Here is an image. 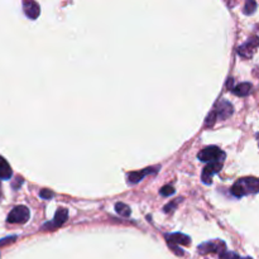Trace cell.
Segmentation results:
<instances>
[{
    "label": "cell",
    "instance_id": "1",
    "mask_svg": "<svg viewBox=\"0 0 259 259\" xmlns=\"http://www.w3.org/2000/svg\"><path fill=\"white\" fill-rule=\"evenodd\" d=\"M231 193H233L235 197H242V196L249 195V194L259 193V179L245 177V179L239 180L233 186Z\"/></svg>",
    "mask_w": 259,
    "mask_h": 259
},
{
    "label": "cell",
    "instance_id": "2",
    "mask_svg": "<svg viewBox=\"0 0 259 259\" xmlns=\"http://www.w3.org/2000/svg\"><path fill=\"white\" fill-rule=\"evenodd\" d=\"M29 216H31V212L28 207L19 205L9 212L6 221L10 224H25L29 220Z\"/></svg>",
    "mask_w": 259,
    "mask_h": 259
},
{
    "label": "cell",
    "instance_id": "3",
    "mask_svg": "<svg viewBox=\"0 0 259 259\" xmlns=\"http://www.w3.org/2000/svg\"><path fill=\"white\" fill-rule=\"evenodd\" d=\"M197 157L200 161L211 163V162H221V158H224V153L216 145H211V147L203 148Z\"/></svg>",
    "mask_w": 259,
    "mask_h": 259
},
{
    "label": "cell",
    "instance_id": "4",
    "mask_svg": "<svg viewBox=\"0 0 259 259\" xmlns=\"http://www.w3.org/2000/svg\"><path fill=\"white\" fill-rule=\"evenodd\" d=\"M225 249H226L225 244H224V242H221V240L207 242L203 245H201V247H198V251H200L202 254L219 253L221 256V254L225 253Z\"/></svg>",
    "mask_w": 259,
    "mask_h": 259
},
{
    "label": "cell",
    "instance_id": "5",
    "mask_svg": "<svg viewBox=\"0 0 259 259\" xmlns=\"http://www.w3.org/2000/svg\"><path fill=\"white\" fill-rule=\"evenodd\" d=\"M223 167V163L221 162H211L206 167L203 168V172H202V182L205 185H210L212 181V177L216 175L219 171L221 170Z\"/></svg>",
    "mask_w": 259,
    "mask_h": 259
},
{
    "label": "cell",
    "instance_id": "6",
    "mask_svg": "<svg viewBox=\"0 0 259 259\" xmlns=\"http://www.w3.org/2000/svg\"><path fill=\"white\" fill-rule=\"evenodd\" d=\"M257 47H259V38L256 36L251 37L242 47H239V55L245 59H251Z\"/></svg>",
    "mask_w": 259,
    "mask_h": 259
},
{
    "label": "cell",
    "instance_id": "7",
    "mask_svg": "<svg viewBox=\"0 0 259 259\" xmlns=\"http://www.w3.org/2000/svg\"><path fill=\"white\" fill-rule=\"evenodd\" d=\"M67 217H68V212H67L66 209H59L55 214V217H53V220L51 223L46 224L43 226V229H56L60 228L65 224V221L67 220Z\"/></svg>",
    "mask_w": 259,
    "mask_h": 259
},
{
    "label": "cell",
    "instance_id": "8",
    "mask_svg": "<svg viewBox=\"0 0 259 259\" xmlns=\"http://www.w3.org/2000/svg\"><path fill=\"white\" fill-rule=\"evenodd\" d=\"M215 113H216V115L219 119H221V120L228 119V118L233 114V105H231V104L226 100L220 101V103L217 104Z\"/></svg>",
    "mask_w": 259,
    "mask_h": 259
},
{
    "label": "cell",
    "instance_id": "9",
    "mask_svg": "<svg viewBox=\"0 0 259 259\" xmlns=\"http://www.w3.org/2000/svg\"><path fill=\"white\" fill-rule=\"evenodd\" d=\"M23 8H24V13L25 15L31 19H37L41 13V9H39V5L36 3V1H31V0H27L23 3Z\"/></svg>",
    "mask_w": 259,
    "mask_h": 259
},
{
    "label": "cell",
    "instance_id": "10",
    "mask_svg": "<svg viewBox=\"0 0 259 259\" xmlns=\"http://www.w3.org/2000/svg\"><path fill=\"white\" fill-rule=\"evenodd\" d=\"M168 244H175V245H189L191 239H190L187 235L182 234V233H176V234L167 235L166 237Z\"/></svg>",
    "mask_w": 259,
    "mask_h": 259
},
{
    "label": "cell",
    "instance_id": "11",
    "mask_svg": "<svg viewBox=\"0 0 259 259\" xmlns=\"http://www.w3.org/2000/svg\"><path fill=\"white\" fill-rule=\"evenodd\" d=\"M153 168H145L143 171H137V172H130L128 175V182L129 184H138L140 180H143L147 175L149 173H153Z\"/></svg>",
    "mask_w": 259,
    "mask_h": 259
},
{
    "label": "cell",
    "instance_id": "12",
    "mask_svg": "<svg viewBox=\"0 0 259 259\" xmlns=\"http://www.w3.org/2000/svg\"><path fill=\"white\" fill-rule=\"evenodd\" d=\"M11 175H13L11 167L9 166L5 158L0 156V180H9L11 177Z\"/></svg>",
    "mask_w": 259,
    "mask_h": 259
},
{
    "label": "cell",
    "instance_id": "13",
    "mask_svg": "<svg viewBox=\"0 0 259 259\" xmlns=\"http://www.w3.org/2000/svg\"><path fill=\"white\" fill-rule=\"evenodd\" d=\"M251 90H252V85L249 84V82H243V84H239L237 85V86L234 87V90H233V92H234L237 96H248L249 94H251Z\"/></svg>",
    "mask_w": 259,
    "mask_h": 259
},
{
    "label": "cell",
    "instance_id": "14",
    "mask_svg": "<svg viewBox=\"0 0 259 259\" xmlns=\"http://www.w3.org/2000/svg\"><path fill=\"white\" fill-rule=\"evenodd\" d=\"M115 211L119 215H122V216L128 217L130 215V207L124 202H117L115 203Z\"/></svg>",
    "mask_w": 259,
    "mask_h": 259
},
{
    "label": "cell",
    "instance_id": "15",
    "mask_svg": "<svg viewBox=\"0 0 259 259\" xmlns=\"http://www.w3.org/2000/svg\"><path fill=\"white\" fill-rule=\"evenodd\" d=\"M257 9V3L256 1H252V0H248L244 5V14L245 15H251L253 14L254 11Z\"/></svg>",
    "mask_w": 259,
    "mask_h": 259
},
{
    "label": "cell",
    "instance_id": "16",
    "mask_svg": "<svg viewBox=\"0 0 259 259\" xmlns=\"http://www.w3.org/2000/svg\"><path fill=\"white\" fill-rule=\"evenodd\" d=\"M221 258L223 259H252L249 257H245V258H242V257L238 256L237 253H233V252H225L224 254H221Z\"/></svg>",
    "mask_w": 259,
    "mask_h": 259
},
{
    "label": "cell",
    "instance_id": "17",
    "mask_svg": "<svg viewBox=\"0 0 259 259\" xmlns=\"http://www.w3.org/2000/svg\"><path fill=\"white\" fill-rule=\"evenodd\" d=\"M175 194V187L171 186V185H167V186H163L161 189V195L163 196H171Z\"/></svg>",
    "mask_w": 259,
    "mask_h": 259
},
{
    "label": "cell",
    "instance_id": "18",
    "mask_svg": "<svg viewBox=\"0 0 259 259\" xmlns=\"http://www.w3.org/2000/svg\"><path fill=\"white\" fill-rule=\"evenodd\" d=\"M216 118H217V115H216V113H215V110H214V112L210 113L209 117L206 118V123H205V126H206V127H212V126H214Z\"/></svg>",
    "mask_w": 259,
    "mask_h": 259
},
{
    "label": "cell",
    "instance_id": "19",
    "mask_svg": "<svg viewBox=\"0 0 259 259\" xmlns=\"http://www.w3.org/2000/svg\"><path fill=\"white\" fill-rule=\"evenodd\" d=\"M39 196L42 198H46V200H50V198H52L53 196H55V194L51 191V190H42L41 193H39Z\"/></svg>",
    "mask_w": 259,
    "mask_h": 259
},
{
    "label": "cell",
    "instance_id": "20",
    "mask_svg": "<svg viewBox=\"0 0 259 259\" xmlns=\"http://www.w3.org/2000/svg\"><path fill=\"white\" fill-rule=\"evenodd\" d=\"M180 200H181V198H177V200H175V201H172V202H171V203H168L167 206L165 207V211L166 212L173 211V210H175V207L177 206V203H179Z\"/></svg>",
    "mask_w": 259,
    "mask_h": 259
},
{
    "label": "cell",
    "instance_id": "21",
    "mask_svg": "<svg viewBox=\"0 0 259 259\" xmlns=\"http://www.w3.org/2000/svg\"><path fill=\"white\" fill-rule=\"evenodd\" d=\"M257 139H258V144H259V134H257Z\"/></svg>",
    "mask_w": 259,
    "mask_h": 259
}]
</instances>
